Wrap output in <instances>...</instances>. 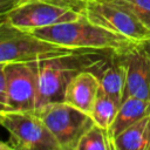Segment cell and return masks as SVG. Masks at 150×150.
<instances>
[{
    "label": "cell",
    "mask_w": 150,
    "mask_h": 150,
    "mask_svg": "<svg viewBox=\"0 0 150 150\" xmlns=\"http://www.w3.org/2000/svg\"><path fill=\"white\" fill-rule=\"evenodd\" d=\"M7 107V94H6V74L5 64L0 63V110H6Z\"/></svg>",
    "instance_id": "e0dca14e"
},
{
    "label": "cell",
    "mask_w": 150,
    "mask_h": 150,
    "mask_svg": "<svg viewBox=\"0 0 150 150\" xmlns=\"http://www.w3.org/2000/svg\"><path fill=\"white\" fill-rule=\"evenodd\" d=\"M5 20H6V15H2V16H0V26H1V23H2Z\"/></svg>",
    "instance_id": "44dd1931"
},
{
    "label": "cell",
    "mask_w": 150,
    "mask_h": 150,
    "mask_svg": "<svg viewBox=\"0 0 150 150\" xmlns=\"http://www.w3.org/2000/svg\"><path fill=\"white\" fill-rule=\"evenodd\" d=\"M0 127L9 134L16 150H61L59 143L35 111L0 110Z\"/></svg>",
    "instance_id": "5b68a950"
},
{
    "label": "cell",
    "mask_w": 150,
    "mask_h": 150,
    "mask_svg": "<svg viewBox=\"0 0 150 150\" xmlns=\"http://www.w3.org/2000/svg\"><path fill=\"white\" fill-rule=\"evenodd\" d=\"M123 54L124 53H111L95 70L100 80V89L120 103L122 102L127 77Z\"/></svg>",
    "instance_id": "8fae6325"
},
{
    "label": "cell",
    "mask_w": 150,
    "mask_h": 150,
    "mask_svg": "<svg viewBox=\"0 0 150 150\" xmlns=\"http://www.w3.org/2000/svg\"><path fill=\"white\" fill-rule=\"evenodd\" d=\"M150 114V100H142L137 97H127L122 100L117 114L108 129L109 136L112 141L121 131L138 121L139 118ZM112 143V142H111Z\"/></svg>",
    "instance_id": "4fadbf2b"
},
{
    "label": "cell",
    "mask_w": 150,
    "mask_h": 150,
    "mask_svg": "<svg viewBox=\"0 0 150 150\" xmlns=\"http://www.w3.org/2000/svg\"><path fill=\"white\" fill-rule=\"evenodd\" d=\"M7 107L11 110H36V64L35 61L5 64Z\"/></svg>",
    "instance_id": "ba28073f"
},
{
    "label": "cell",
    "mask_w": 150,
    "mask_h": 150,
    "mask_svg": "<svg viewBox=\"0 0 150 150\" xmlns=\"http://www.w3.org/2000/svg\"><path fill=\"white\" fill-rule=\"evenodd\" d=\"M87 0H21L7 15V21L22 30L32 32L86 16Z\"/></svg>",
    "instance_id": "3957f363"
},
{
    "label": "cell",
    "mask_w": 150,
    "mask_h": 150,
    "mask_svg": "<svg viewBox=\"0 0 150 150\" xmlns=\"http://www.w3.org/2000/svg\"><path fill=\"white\" fill-rule=\"evenodd\" d=\"M114 150H150V114L112 138Z\"/></svg>",
    "instance_id": "7c38bea8"
},
{
    "label": "cell",
    "mask_w": 150,
    "mask_h": 150,
    "mask_svg": "<svg viewBox=\"0 0 150 150\" xmlns=\"http://www.w3.org/2000/svg\"><path fill=\"white\" fill-rule=\"evenodd\" d=\"M100 90V80L94 70L86 69L77 73L66 89L64 102L90 115Z\"/></svg>",
    "instance_id": "30bf717a"
},
{
    "label": "cell",
    "mask_w": 150,
    "mask_h": 150,
    "mask_svg": "<svg viewBox=\"0 0 150 150\" xmlns=\"http://www.w3.org/2000/svg\"><path fill=\"white\" fill-rule=\"evenodd\" d=\"M131 11L144 25L150 28V0H114Z\"/></svg>",
    "instance_id": "2e32d148"
},
{
    "label": "cell",
    "mask_w": 150,
    "mask_h": 150,
    "mask_svg": "<svg viewBox=\"0 0 150 150\" xmlns=\"http://www.w3.org/2000/svg\"><path fill=\"white\" fill-rule=\"evenodd\" d=\"M32 33L42 40L70 49H91L124 53L138 45L124 36L115 34L98 25L93 23L86 16L69 22L38 28L32 30Z\"/></svg>",
    "instance_id": "7a4b0ae2"
},
{
    "label": "cell",
    "mask_w": 150,
    "mask_h": 150,
    "mask_svg": "<svg viewBox=\"0 0 150 150\" xmlns=\"http://www.w3.org/2000/svg\"><path fill=\"white\" fill-rule=\"evenodd\" d=\"M0 150H14L9 142H5L0 139Z\"/></svg>",
    "instance_id": "ffe728a7"
},
{
    "label": "cell",
    "mask_w": 150,
    "mask_h": 150,
    "mask_svg": "<svg viewBox=\"0 0 150 150\" xmlns=\"http://www.w3.org/2000/svg\"><path fill=\"white\" fill-rule=\"evenodd\" d=\"M76 150H114L107 129L93 124L80 138Z\"/></svg>",
    "instance_id": "9a60e30c"
},
{
    "label": "cell",
    "mask_w": 150,
    "mask_h": 150,
    "mask_svg": "<svg viewBox=\"0 0 150 150\" xmlns=\"http://www.w3.org/2000/svg\"><path fill=\"white\" fill-rule=\"evenodd\" d=\"M20 2L21 0H0V16L7 15Z\"/></svg>",
    "instance_id": "ac0fdd59"
},
{
    "label": "cell",
    "mask_w": 150,
    "mask_h": 150,
    "mask_svg": "<svg viewBox=\"0 0 150 150\" xmlns=\"http://www.w3.org/2000/svg\"><path fill=\"white\" fill-rule=\"evenodd\" d=\"M61 150H76L82 135L94 124L89 114L61 101L46 104L35 110Z\"/></svg>",
    "instance_id": "8992f818"
},
{
    "label": "cell",
    "mask_w": 150,
    "mask_h": 150,
    "mask_svg": "<svg viewBox=\"0 0 150 150\" xmlns=\"http://www.w3.org/2000/svg\"><path fill=\"white\" fill-rule=\"evenodd\" d=\"M70 49L35 36L32 32L12 26L7 19L0 26V63L28 62L67 54Z\"/></svg>",
    "instance_id": "277c9868"
},
{
    "label": "cell",
    "mask_w": 150,
    "mask_h": 150,
    "mask_svg": "<svg viewBox=\"0 0 150 150\" xmlns=\"http://www.w3.org/2000/svg\"><path fill=\"white\" fill-rule=\"evenodd\" d=\"M127 67L125 87L122 100L137 97L150 100V59L138 45L124 52Z\"/></svg>",
    "instance_id": "9c48e42d"
},
{
    "label": "cell",
    "mask_w": 150,
    "mask_h": 150,
    "mask_svg": "<svg viewBox=\"0 0 150 150\" xmlns=\"http://www.w3.org/2000/svg\"><path fill=\"white\" fill-rule=\"evenodd\" d=\"M86 18L136 43L143 42L150 35V28L146 25L131 11L114 0H87Z\"/></svg>",
    "instance_id": "52a82bcc"
},
{
    "label": "cell",
    "mask_w": 150,
    "mask_h": 150,
    "mask_svg": "<svg viewBox=\"0 0 150 150\" xmlns=\"http://www.w3.org/2000/svg\"><path fill=\"white\" fill-rule=\"evenodd\" d=\"M114 52L76 49L35 61L36 64V109L54 102L64 101L66 89L80 71L96 68Z\"/></svg>",
    "instance_id": "6da1fadb"
},
{
    "label": "cell",
    "mask_w": 150,
    "mask_h": 150,
    "mask_svg": "<svg viewBox=\"0 0 150 150\" xmlns=\"http://www.w3.org/2000/svg\"><path fill=\"white\" fill-rule=\"evenodd\" d=\"M120 104L121 103L100 89L93 109L90 111V117L93 118L95 124L108 130L117 114Z\"/></svg>",
    "instance_id": "5bb4252c"
},
{
    "label": "cell",
    "mask_w": 150,
    "mask_h": 150,
    "mask_svg": "<svg viewBox=\"0 0 150 150\" xmlns=\"http://www.w3.org/2000/svg\"><path fill=\"white\" fill-rule=\"evenodd\" d=\"M139 46L142 47V49L144 50V53H145V54L149 56V59H150V35H149L143 42H141Z\"/></svg>",
    "instance_id": "d6986e66"
}]
</instances>
